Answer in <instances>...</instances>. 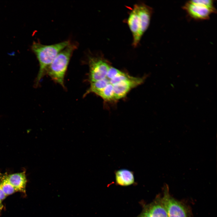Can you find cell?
<instances>
[{
	"label": "cell",
	"instance_id": "cell-4",
	"mask_svg": "<svg viewBox=\"0 0 217 217\" xmlns=\"http://www.w3.org/2000/svg\"><path fill=\"white\" fill-rule=\"evenodd\" d=\"M161 199L168 217H190L186 206L170 195L167 185L165 187L163 195Z\"/></svg>",
	"mask_w": 217,
	"mask_h": 217
},
{
	"label": "cell",
	"instance_id": "cell-13",
	"mask_svg": "<svg viewBox=\"0 0 217 217\" xmlns=\"http://www.w3.org/2000/svg\"><path fill=\"white\" fill-rule=\"evenodd\" d=\"M3 206L2 203V201H0V212L2 210L3 208Z\"/></svg>",
	"mask_w": 217,
	"mask_h": 217
},
{
	"label": "cell",
	"instance_id": "cell-5",
	"mask_svg": "<svg viewBox=\"0 0 217 217\" xmlns=\"http://www.w3.org/2000/svg\"><path fill=\"white\" fill-rule=\"evenodd\" d=\"M88 64L89 80L90 83L100 80L111 66L104 59L93 56L88 57Z\"/></svg>",
	"mask_w": 217,
	"mask_h": 217
},
{
	"label": "cell",
	"instance_id": "cell-6",
	"mask_svg": "<svg viewBox=\"0 0 217 217\" xmlns=\"http://www.w3.org/2000/svg\"><path fill=\"white\" fill-rule=\"evenodd\" d=\"M128 26L133 36V45L137 46L142 35L140 32V22L135 8L134 6L128 19Z\"/></svg>",
	"mask_w": 217,
	"mask_h": 217
},
{
	"label": "cell",
	"instance_id": "cell-14",
	"mask_svg": "<svg viewBox=\"0 0 217 217\" xmlns=\"http://www.w3.org/2000/svg\"><path fill=\"white\" fill-rule=\"evenodd\" d=\"M140 217H146L143 214V215Z\"/></svg>",
	"mask_w": 217,
	"mask_h": 217
},
{
	"label": "cell",
	"instance_id": "cell-1",
	"mask_svg": "<svg viewBox=\"0 0 217 217\" xmlns=\"http://www.w3.org/2000/svg\"><path fill=\"white\" fill-rule=\"evenodd\" d=\"M70 43L69 40L50 45L33 42L31 49L36 55L39 65V71L35 80V86H38L48 68L58 54Z\"/></svg>",
	"mask_w": 217,
	"mask_h": 217
},
{
	"label": "cell",
	"instance_id": "cell-10",
	"mask_svg": "<svg viewBox=\"0 0 217 217\" xmlns=\"http://www.w3.org/2000/svg\"><path fill=\"white\" fill-rule=\"evenodd\" d=\"M116 183L121 186H126L132 184L134 181V173L132 171L122 169L115 171Z\"/></svg>",
	"mask_w": 217,
	"mask_h": 217
},
{
	"label": "cell",
	"instance_id": "cell-3",
	"mask_svg": "<svg viewBox=\"0 0 217 217\" xmlns=\"http://www.w3.org/2000/svg\"><path fill=\"white\" fill-rule=\"evenodd\" d=\"M212 0H192L187 2L183 8L194 19L207 20L211 14L216 12Z\"/></svg>",
	"mask_w": 217,
	"mask_h": 217
},
{
	"label": "cell",
	"instance_id": "cell-11",
	"mask_svg": "<svg viewBox=\"0 0 217 217\" xmlns=\"http://www.w3.org/2000/svg\"><path fill=\"white\" fill-rule=\"evenodd\" d=\"M7 174L0 173V185L6 195H10L17 192L7 178Z\"/></svg>",
	"mask_w": 217,
	"mask_h": 217
},
{
	"label": "cell",
	"instance_id": "cell-9",
	"mask_svg": "<svg viewBox=\"0 0 217 217\" xmlns=\"http://www.w3.org/2000/svg\"><path fill=\"white\" fill-rule=\"evenodd\" d=\"M7 178L17 191L26 193L27 179L25 171L8 175Z\"/></svg>",
	"mask_w": 217,
	"mask_h": 217
},
{
	"label": "cell",
	"instance_id": "cell-7",
	"mask_svg": "<svg viewBox=\"0 0 217 217\" xmlns=\"http://www.w3.org/2000/svg\"><path fill=\"white\" fill-rule=\"evenodd\" d=\"M134 7L140 19L141 33L142 36L149 26L153 10L151 7L144 4H136Z\"/></svg>",
	"mask_w": 217,
	"mask_h": 217
},
{
	"label": "cell",
	"instance_id": "cell-8",
	"mask_svg": "<svg viewBox=\"0 0 217 217\" xmlns=\"http://www.w3.org/2000/svg\"><path fill=\"white\" fill-rule=\"evenodd\" d=\"M143 214L146 217H168L161 198L156 200L151 205Z\"/></svg>",
	"mask_w": 217,
	"mask_h": 217
},
{
	"label": "cell",
	"instance_id": "cell-12",
	"mask_svg": "<svg viewBox=\"0 0 217 217\" xmlns=\"http://www.w3.org/2000/svg\"><path fill=\"white\" fill-rule=\"evenodd\" d=\"M7 196L2 190L0 185V201H2Z\"/></svg>",
	"mask_w": 217,
	"mask_h": 217
},
{
	"label": "cell",
	"instance_id": "cell-2",
	"mask_svg": "<svg viewBox=\"0 0 217 217\" xmlns=\"http://www.w3.org/2000/svg\"><path fill=\"white\" fill-rule=\"evenodd\" d=\"M77 43H70L57 55L46 73L55 82L64 87V78L72 54L77 48Z\"/></svg>",
	"mask_w": 217,
	"mask_h": 217
}]
</instances>
